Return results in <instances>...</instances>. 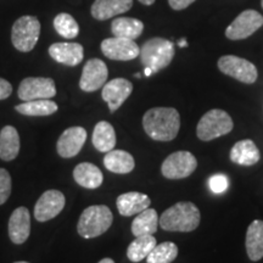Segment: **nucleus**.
<instances>
[{
  "label": "nucleus",
  "instance_id": "nucleus-1",
  "mask_svg": "<svg viewBox=\"0 0 263 263\" xmlns=\"http://www.w3.org/2000/svg\"><path fill=\"white\" fill-rule=\"evenodd\" d=\"M143 127L151 139L171 141L178 136L180 128L179 112L173 107H154L143 117Z\"/></svg>",
  "mask_w": 263,
  "mask_h": 263
},
{
  "label": "nucleus",
  "instance_id": "nucleus-2",
  "mask_svg": "<svg viewBox=\"0 0 263 263\" xmlns=\"http://www.w3.org/2000/svg\"><path fill=\"white\" fill-rule=\"evenodd\" d=\"M200 219L199 209L193 202L183 201L167 209L160 217L159 224L167 232L188 233L199 227Z\"/></svg>",
  "mask_w": 263,
  "mask_h": 263
},
{
  "label": "nucleus",
  "instance_id": "nucleus-3",
  "mask_svg": "<svg viewBox=\"0 0 263 263\" xmlns=\"http://www.w3.org/2000/svg\"><path fill=\"white\" fill-rule=\"evenodd\" d=\"M114 221L111 210L105 205L89 206L82 212L77 224L78 234L84 239H93L107 232Z\"/></svg>",
  "mask_w": 263,
  "mask_h": 263
},
{
  "label": "nucleus",
  "instance_id": "nucleus-4",
  "mask_svg": "<svg viewBox=\"0 0 263 263\" xmlns=\"http://www.w3.org/2000/svg\"><path fill=\"white\" fill-rule=\"evenodd\" d=\"M174 57V44L168 39L151 38L140 49V60L145 67L159 72L171 64Z\"/></svg>",
  "mask_w": 263,
  "mask_h": 263
},
{
  "label": "nucleus",
  "instance_id": "nucleus-5",
  "mask_svg": "<svg viewBox=\"0 0 263 263\" xmlns=\"http://www.w3.org/2000/svg\"><path fill=\"white\" fill-rule=\"evenodd\" d=\"M233 120L226 111L213 108L206 112L199 121L196 134L200 140L210 141L226 136L233 129Z\"/></svg>",
  "mask_w": 263,
  "mask_h": 263
},
{
  "label": "nucleus",
  "instance_id": "nucleus-6",
  "mask_svg": "<svg viewBox=\"0 0 263 263\" xmlns=\"http://www.w3.org/2000/svg\"><path fill=\"white\" fill-rule=\"evenodd\" d=\"M41 34V22L35 16H22L12 26L11 42L18 51L33 50Z\"/></svg>",
  "mask_w": 263,
  "mask_h": 263
},
{
  "label": "nucleus",
  "instance_id": "nucleus-7",
  "mask_svg": "<svg viewBox=\"0 0 263 263\" xmlns=\"http://www.w3.org/2000/svg\"><path fill=\"white\" fill-rule=\"evenodd\" d=\"M218 68L222 73L246 84L255 83L258 76L257 68L252 62L234 55H226L219 59Z\"/></svg>",
  "mask_w": 263,
  "mask_h": 263
},
{
  "label": "nucleus",
  "instance_id": "nucleus-8",
  "mask_svg": "<svg viewBox=\"0 0 263 263\" xmlns=\"http://www.w3.org/2000/svg\"><path fill=\"white\" fill-rule=\"evenodd\" d=\"M197 167L195 156L189 151H177L163 161L161 172L168 179H182L194 173Z\"/></svg>",
  "mask_w": 263,
  "mask_h": 263
},
{
  "label": "nucleus",
  "instance_id": "nucleus-9",
  "mask_svg": "<svg viewBox=\"0 0 263 263\" xmlns=\"http://www.w3.org/2000/svg\"><path fill=\"white\" fill-rule=\"evenodd\" d=\"M263 26V16L255 10H245L226 29V35L232 41H240L252 35Z\"/></svg>",
  "mask_w": 263,
  "mask_h": 263
},
{
  "label": "nucleus",
  "instance_id": "nucleus-10",
  "mask_svg": "<svg viewBox=\"0 0 263 263\" xmlns=\"http://www.w3.org/2000/svg\"><path fill=\"white\" fill-rule=\"evenodd\" d=\"M17 95L24 101L50 99L57 95V87L51 78L27 77L20 84Z\"/></svg>",
  "mask_w": 263,
  "mask_h": 263
},
{
  "label": "nucleus",
  "instance_id": "nucleus-11",
  "mask_svg": "<svg viewBox=\"0 0 263 263\" xmlns=\"http://www.w3.org/2000/svg\"><path fill=\"white\" fill-rule=\"evenodd\" d=\"M101 51L107 59L117 61H130L140 55V48L136 42L118 37L104 39Z\"/></svg>",
  "mask_w": 263,
  "mask_h": 263
},
{
  "label": "nucleus",
  "instance_id": "nucleus-12",
  "mask_svg": "<svg viewBox=\"0 0 263 263\" xmlns=\"http://www.w3.org/2000/svg\"><path fill=\"white\" fill-rule=\"evenodd\" d=\"M66 203L65 195L60 190H47L39 197L34 207V217L38 222H48L55 218Z\"/></svg>",
  "mask_w": 263,
  "mask_h": 263
},
{
  "label": "nucleus",
  "instance_id": "nucleus-13",
  "mask_svg": "<svg viewBox=\"0 0 263 263\" xmlns=\"http://www.w3.org/2000/svg\"><path fill=\"white\" fill-rule=\"evenodd\" d=\"M107 77L108 70L106 64L100 59H90L83 67L80 88L83 91L91 93V91L103 88L106 83Z\"/></svg>",
  "mask_w": 263,
  "mask_h": 263
},
{
  "label": "nucleus",
  "instance_id": "nucleus-14",
  "mask_svg": "<svg viewBox=\"0 0 263 263\" xmlns=\"http://www.w3.org/2000/svg\"><path fill=\"white\" fill-rule=\"evenodd\" d=\"M87 140V130L83 127L67 128L59 138L57 149L58 154L64 159H71L80 154Z\"/></svg>",
  "mask_w": 263,
  "mask_h": 263
},
{
  "label": "nucleus",
  "instance_id": "nucleus-15",
  "mask_svg": "<svg viewBox=\"0 0 263 263\" xmlns=\"http://www.w3.org/2000/svg\"><path fill=\"white\" fill-rule=\"evenodd\" d=\"M132 91H133V84L129 81L124 78H115L105 83L101 95L107 103L111 112H115L129 98Z\"/></svg>",
  "mask_w": 263,
  "mask_h": 263
},
{
  "label": "nucleus",
  "instance_id": "nucleus-16",
  "mask_svg": "<svg viewBox=\"0 0 263 263\" xmlns=\"http://www.w3.org/2000/svg\"><path fill=\"white\" fill-rule=\"evenodd\" d=\"M9 236L16 245L24 244L31 234V216L26 207H17L11 213L8 226Z\"/></svg>",
  "mask_w": 263,
  "mask_h": 263
},
{
  "label": "nucleus",
  "instance_id": "nucleus-17",
  "mask_svg": "<svg viewBox=\"0 0 263 263\" xmlns=\"http://www.w3.org/2000/svg\"><path fill=\"white\" fill-rule=\"evenodd\" d=\"M49 55L55 61L72 67L81 64L84 57V50L78 43H55L49 48Z\"/></svg>",
  "mask_w": 263,
  "mask_h": 263
},
{
  "label": "nucleus",
  "instance_id": "nucleus-18",
  "mask_svg": "<svg viewBox=\"0 0 263 263\" xmlns=\"http://www.w3.org/2000/svg\"><path fill=\"white\" fill-rule=\"evenodd\" d=\"M133 6V0H95L91 5V16L99 21H105L127 12Z\"/></svg>",
  "mask_w": 263,
  "mask_h": 263
},
{
  "label": "nucleus",
  "instance_id": "nucleus-19",
  "mask_svg": "<svg viewBox=\"0 0 263 263\" xmlns=\"http://www.w3.org/2000/svg\"><path fill=\"white\" fill-rule=\"evenodd\" d=\"M150 203L151 200L149 199V196L138 192L124 193L118 196L116 200L118 212L124 217L138 215L144 210L149 209Z\"/></svg>",
  "mask_w": 263,
  "mask_h": 263
},
{
  "label": "nucleus",
  "instance_id": "nucleus-20",
  "mask_svg": "<svg viewBox=\"0 0 263 263\" xmlns=\"http://www.w3.org/2000/svg\"><path fill=\"white\" fill-rule=\"evenodd\" d=\"M261 159L256 144L250 139L240 140L230 150V160L240 166H254Z\"/></svg>",
  "mask_w": 263,
  "mask_h": 263
},
{
  "label": "nucleus",
  "instance_id": "nucleus-21",
  "mask_svg": "<svg viewBox=\"0 0 263 263\" xmlns=\"http://www.w3.org/2000/svg\"><path fill=\"white\" fill-rule=\"evenodd\" d=\"M73 178L78 185L87 189H97L103 184V172L89 162H82L73 170Z\"/></svg>",
  "mask_w": 263,
  "mask_h": 263
},
{
  "label": "nucleus",
  "instance_id": "nucleus-22",
  "mask_svg": "<svg viewBox=\"0 0 263 263\" xmlns=\"http://www.w3.org/2000/svg\"><path fill=\"white\" fill-rule=\"evenodd\" d=\"M246 252L251 261L263 258V221L256 219L249 226L246 232Z\"/></svg>",
  "mask_w": 263,
  "mask_h": 263
},
{
  "label": "nucleus",
  "instance_id": "nucleus-23",
  "mask_svg": "<svg viewBox=\"0 0 263 263\" xmlns=\"http://www.w3.org/2000/svg\"><path fill=\"white\" fill-rule=\"evenodd\" d=\"M105 167L112 173L127 174L132 172L136 166L133 156L123 150H111L104 157Z\"/></svg>",
  "mask_w": 263,
  "mask_h": 263
},
{
  "label": "nucleus",
  "instance_id": "nucleus-24",
  "mask_svg": "<svg viewBox=\"0 0 263 263\" xmlns=\"http://www.w3.org/2000/svg\"><path fill=\"white\" fill-rule=\"evenodd\" d=\"M20 153V136L15 127L5 126L0 132V159L12 161Z\"/></svg>",
  "mask_w": 263,
  "mask_h": 263
},
{
  "label": "nucleus",
  "instance_id": "nucleus-25",
  "mask_svg": "<svg viewBox=\"0 0 263 263\" xmlns=\"http://www.w3.org/2000/svg\"><path fill=\"white\" fill-rule=\"evenodd\" d=\"M159 215L154 209H146L132 222V233L134 236L154 235L159 228Z\"/></svg>",
  "mask_w": 263,
  "mask_h": 263
},
{
  "label": "nucleus",
  "instance_id": "nucleus-26",
  "mask_svg": "<svg viewBox=\"0 0 263 263\" xmlns=\"http://www.w3.org/2000/svg\"><path fill=\"white\" fill-rule=\"evenodd\" d=\"M144 31V24L138 18L132 17H117L114 20L111 25V32L114 37L126 38V39H137L140 37Z\"/></svg>",
  "mask_w": 263,
  "mask_h": 263
},
{
  "label": "nucleus",
  "instance_id": "nucleus-27",
  "mask_svg": "<svg viewBox=\"0 0 263 263\" xmlns=\"http://www.w3.org/2000/svg\"><path fill=\"white\" fill-rule=\"evenodd\" d=\"M93 145L100 153H108L116 146V133L114 127L106 121L97 123L93 132Z\"/></svg>",
  "mask_w": 263,
  "mask_h": 263
},
{
  "label": "nucleus",
  "instance_id": "nucleus-28",
  "mask_svg": "<svg viewBox=\"0 0 263 263\" xmlns=\"http://www.w3.org/2000/svg\"><path fill=\"white\" fill-rule=\"evenodd\" d=\"M156 239L153 235L137 236L127 249V257L132 262H140L146 258L153 249L155 248Z\"/></svg>",
  "mask_w": 263,
  "mask_h": 263
},
{
  "label": "nucleus",
  "instance_id": "nucleus-29",
  "mask_svg": "<svg viewBox=\"0 0 263 263\" xmlns=\"http://www.w3.org/2000/svg\"><path fill=\"white\" fill-rule=\"evenodd\" d=\"M18 114L25 116H49L58 111V105L49 99H39V100L25 101L15 107Z\"/></svg>",
  "mask_w": 263,
  "mask_h": 263
},
{
  "label": "nucleus",
  "instance_id": "nucleus-30",
  "mask_svg": "<svg viewBox=\"0 0 263 263\" xmlns=\"http://www.w3.org/2000/svg\"><path fill=\"white\" fill-rule=\"evenodd\" d=\"M178 256V248L174 242L166 241L156 245L146 257L147 263H172Z\"/></svg>",
  "mask_w": 263,
  "mask_h": 263
},
{
  "label": "nucleus",
  "instance_id": "nucleus-31",
  "mask_svg": "<svg viewBox=\"0 0 263 263\" xmlns=\"http://www.w3.org/2000/svg\"><path fill=\"white\" fill-rule=\"evenodd\" d=\"M54 27L61 37L67 39H73L80 33V26H78L77 21L70 14H66V12L59 14L55 17Z\"/></svg>",
  "mask_w": 263,
  "mask_h": 263
},
{
  "label": "nucleus",
  "instance_id": "nucleus-32",
  "mask_svg": "<svg viewBox=\"0 0 263 263\" xmlns=\"http://www.w3.org/2000/svg\"><path fill=\"white\" fill-rule=\"evenodd\" d=\"M11 194V177L4 168H0V205L8 201Z\"/></svg>",
  "mask_w": 263,
  "mask_h": 263
},
{
  "label": "nucleus",
  "instance_id": "nucleus-33",
  "mask_svg": "<svg viewBox=\"0 0 263 263\" xmlns=\"http://www.w3.org/2000/svg\"><path fill=\"white\" fill-rule=\"evenodd\" d=\"M209 186L215 194L224 193L228 188V179L224 174H215L209 179Z\"/></svg>",
  "mask_w": 263,
  "mask_h": 263
},
{
  "label": "nucleus",
  "instance_id": "nucleus-34",
  "mask_svg": "<svg viewBox=\"0 0 263 263\" xmlns=\"http://www.w3.org/2000/svg\"><path fill=\"white\" fill-rule=\"evenodd\" d=\"M12 93V85L4 78H0V100H5Z\"/></svg>",
  "mask_w": 263,
  "mask_h": 263
},
{
  "label": "nucleus",
  "instance_id": "nucleus-35",
  "mask_svg": "<svg viewBox=\"0 0 263 263\" xmlns=\"http://www.w3.org/2000/svg\"><path fill=\"white\" fill-rule=\"evenodd\" d=\"M195 0H168L170 6L173 10H183L192 5Z\"/></svg>",
  "mask_w": 263,
  "mask_h": 263
},
{
  "label": "nucleus",
  "instance_id": "nucleus-36",
  "mask_svg": "<svg viewBox=\"0 0 263 263\" xmlns=\"http://www.w3.org/2000/svg\"><path fill=\"white\" fill-rule=\"evenodd\" d=\"M139 2L144 5H153L155 3V0H139Z\"/></svg>",
  "mask_w": 263,
  "mask_h": 263
},
{
  "label": "nucleus",
  "instance_id": "nucleus-37",
  "mask_svg": "<svg viewBox=\"0 0 263 263\" xmlns=\"http://www.w3.org/2000/svg\"><path fill=\"white\" fill-rule=\"evenodd\" d=\"M153 73H154V72H153V70H151V68L145 67V70H144V74H145L146 77H150V76Z\"/></svg>",
  "mask_w": 263,
  "mask_h": 263
},
{
  "label": "nucleus",
  "instance_id": "nucleus-38",
  "mask_svg": "<svg viewBox=\"0 0 263 263\" xmlns=\"http://www.w3.org/2000/svg\"><path fill=\"white\" fill-rule=\"evenodd\" d=\"M178 45L179 47H188V43H186L185 39H180V41L178 42Z\"/></svg>",
  "mask_w": 263,
  "mask_h": 263
},
{
  "label": "nucleus",
  "instance_id": "nucleus-39",
  "mask_svg": "<svg viewBox=\"0 0 263 263\" xmlns=\"http://www.w3.org/2000/svg\"><path fill=\"white\" fill-rule=\"evenodd\" d=\"M98 263H115V261L112 258H103L100 262H98Z\"/></svg>",
  "mask_w": 263,
  "mask_h": 263
},
{
  "label": "nucleus",
  "instance_id": "nucleus-40",
  "mask_svg": "<svg viewBox=\"0 0 263 263\" xmlns=\"http://www.w3.org/2000/svg\"><path fill=\"white\" fill-rule=\"evenodd\" d=\"M15 263H29V262H25V261H20V262H15Z\"/></svg>",
  "mask_w": 263,
  "mask_h": 263
},
{
  "label": "nucleus",
  "instance_id": "nucleus-41",
  "mask_svg": "<svg viewBox=\"0 0 263 263\" xmlns=\"http://www.w3.org/2000/svg\"><path fill=\"white\" fill-rule=\"evenodd\" d=\"M261 5H262V8H263V0L261 2Z\"/></svg>",
  "mask_w": 263,
  "mask_h": 263
}]
</instances>
